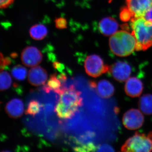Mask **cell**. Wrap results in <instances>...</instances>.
<instances>
[{"instance_id":"cell-1","label":"cell","mask_w":152,"mask_h":152,"mask_svg":"<svg viewBox=\"0 0 152 152\" xmlns=\"http://www.w3.org/2000/svg\"><path fill=\"white\" fill-rule=\"evenodd\" d=\"M132 34L135 38L136 51H145L152 46V22L144 17L131 20Z\"/></svg>"},{"instance_id":"cell-2","label":"cell","mask_w":152,"mask_h":152,"mask_svg":"<svg viewBox=\"0 0 152 152\" xmlns=\"http://www.w3.org/2000/svg\"><path fill=\"white\" fill-rule=\"evenodd\" d=\"M137 42L132 33L126 31H118L111 36L109 46L112 53L119 57L129 56L136 50Z\"/></svg>"},{"instance_id":"cell-3","label":"cell","mask_w":152,"mask_h":152,"mask_svg":"<svg viewBox=\"0 0 152 152\" xmlns=\"http://www.w3.org/2000/svg\"><path fill=\"white\" fill-rule=\"evenodd\" d=\"M81 93L77 91L74 86H71L61 94L57 105L65 112L74 115L79 107L83 105Z\"/></svg>"},{"instance_id":"cell-4","label":"cell","mask_w":152,"mask_h":152,"mask_svg":"<svg viewBox=\"0 0 152 152\" xmlns=\"http://www.w3.org/2000/svg\"><path fill=\"white\" fill-rule=\"evenodd\" d=\"M122 152L152 151V131L148 134H135L126 141L121 148Z\"/></svg>"},{"instance_id":"cell-5","label":"cell","mask_w":152,"mask_h":152,"mask_svg":"<svg viewBox=\"0 0 152 152\" xmlns=\"http://www.w3.org/2000/svg\"><path fill=\"white\" fill-rule=\"evenodd\" d=\"M84 66L86 73L93 77H97L110 72V66L104 64L100 56L96 54L87 57L85 61Z\"/></svg>"},{"instance_id":"cell-6","label":"cell","mask_w":152,"mask_h":152,"mask_svg":"<svg viewBox=\"0 0 152 152\" xmlns=\"http://www.w3.org/2000/svg\"><path fill=\"white\" fill-rule=\"evenodd\" d=\"M122 121L125 128L134 130L140 129L143 124L144 117L140 110L131 109L124 114Z\"/></svg>"},{"instance_id":"cell-7","label":"cell","mask_w":152,"mask_h":152,"mask_svg":"<svg viewBox=\"0 0 152 152\" xmlns=\"http://www.w3.org/2000/svg\"><path fill=\"white\" fill-rule=\"evenodd\" d=\"M126 1L132 18L145 17L152 6V0H126Z\"/></svg>"},{"instance_id":"cell-8","label":"cell","mask_w":152,"mask_h":152,"mask_svg":"<svg viewBox=\"0 0 152 152\" xmlns=\"http://www.w3.org/2000/svg\"><path fill=\"white\" fill-rule=\"evenodd\" d=\"M43 56L39 50L33 46L26 47L21 53V59L23 64L29 67L36 66L42 61Z\"/></svg>"},{"instance_id":"cell-9","label":"cell","mask_w":152,"mask_h":152,"mask_svg":"<svg viewBox=\"0 0 152 152\" xmlns=\"http://www.w3.org/2000/svg\"><path fill=\"white\" fill-rule=\"evenodd\" d=\"M132 69L131 66L124 61H118L110 66V72L116 80L126 81L130 77Z\"/></svg>"},{"instance_id":"cell-10","label":"cell","mask_w":152,"mask_h":152,"mask_svg":"<svg viewBox=\"0 0 152 152\" xmlns=\"http://www.w3.org/2000/svg\"><path fill=\"white\" fill-rule=\"evenodd\" d=\"M48 80L46 71L39 66H36L30 69L28 75V81L35 86L44 85Z\"/></svg>"},{"instance_id":"cell-11","label":"cell","mask_w":152,"mask_h":152,"mask_svg":"<svg viewBox=\"0 0 152 152\" xmlns=\"http://www.w3.org/2000/svg\"><path fill=\"white\" fill-rule=\"evenodd\" d=\"M142 82L135 77H131L126 81L124 89L126 95L132 98L140 96L143 91Z\"/></svg>"},{"instance_id":"cell-12","label":"cell","mask_w":152,"mask_h":152,"mask_svg":"<svg viewBox=\"0 0 152 152\" xmlns=\"http://www.w3.org/2000/svg\"><path fill=\"white\" fill-rule=\"evenodd\" d=\"M90 85L96 89V91L101 97L108 99L111 97L115 93V87L110 82L107 80H102L97 84L91 82Z\"/></svg>"},{"instance_id":"cell-13","label":"cell","mask_w":152,"mask_h":152,"mask_svg":"<svg viewBox=\"0 0 152 152\" xmlns=\"http://www.w3.org/2000/svg\"><path fill=\"white\" fill-rule=\"evenodd\" d=\"M119 24L115 19L112 17H106L102 19L99 24L100 31L104 35L112 36L118 31Z\"/></svg>"},{"instance_id":"cell-14","label":"cell","mask_w":152,"mask_h":152,"mask_svg":"<svg viewBox=\"0 0 152 152\" xmlns=\"http://www.w3.org/2000/svg\"><path fill=\"white\" fill-rule=\"evenodd\" d=\"M5 110L10 118H18L22 116L23 113V103L20 99H12L6 104Z\"/></svg>"},{"instance_id":"cell-15","label":"cell","mask_w":152,"mask_h":152,"mask_svg":"<svg viewBox=\"0 0 152 152\" xmlns=\"http://www.w3.org/2000/svg\"><path fill=\"white\" fill-rule=\"evenodd\" d=\"M66 88L64 85L63 84L58 78L56 73L50 76V79L47 84L42 87L43 90L47 93L53 91L59 95L62 94Z\"/></svg>"},{"instance_id":"cell-16","label":"cell","mask_w":152,"mask_h":152,"mask_svg":"<svg viewBox=\"0 0 152 152\" xmlns=\"http://www.w3.org/2000/svg\"><path fill=\"white\" fill-rule=\"evenodd\" d=\"M138 106L143 113L149 115H152V94H146L139 99Z\"/></svg>"},{"instance_id":"cell-17","label":"cell","mask_w":152,"mask_h":152,"mask_svg":"<svg viewBox=\"0 0 152 152\" xmlns=\"http://www.w3.org/2000/svg\"><path fill=\"white\" fill-rule=\"evenodd\" d=\"M48 30L45 25L38 24L30 28L29 34L31 37L35 40L43 39L48 35Z\"/></svg>"},{"instance_id":"cell-18","label":"cell","mask_w":152,"mask_h":152,"mask_svg":"<svg viewBox=\"0 0 152 152\" xmlns=\"http://www.w3.org/2000/svg\"><path fill=\"white\" fill-rule=\"evenodd\" d=\"M13 77L16 80L22 81L25 80L27 75L26 69L20 65L15 66L11 71Z\"/></svg>"},{"instance_id":"cell-19","label":"cell","mask_w":152,"mask_h":152,"mask_svg":"<svg viewBox=\"0 0 152 152\" xmlns=\"http://www.w3.org/2000/svg\"><path fill=\"white\" fill-rule=\"evenodd\" d=\"M12 83V80L10 74L6 71H1L0 74V88L1 91L9 88Z\"/></svg>"},{"instance_id":"cell-20","label":"cell","mask_w":152,"mask_h":152,"mask_svg":"<svg viewBox=\"0 0 152 152\" xmlns=\"http://www.w3.org/2000/svg\"><path fill=\"white\" fill-rule=\"evenodd\" d=\"M41 105L38 101L32 100L28 104L27 108L25 111L26 115H35L41 110Z\"/></svg>"},{"instance_id":"cell-21","label":"cell","mask_w":152,"mask_h":152,"mask_svg":"<svg viewBox=\"0 0 152 152\" xmlns=\"http://www.w3.org/2000/svg\"><path fill=\"white\" fill-rule=\"evenodd\" d=\"M120 18L122 21L126 22L132 18V14L126 7L123 8L120 14Z\"/></svg>"},{"instance_id":"cell-22","label":"cell","mask_w":152,"mask_h":152,"mask_svg":"<svg viewBox=\"0 0 152 152\" xmlns=\"http://www.w3.org/2000/svg\"><path fill=\"white\" fill-rule=\"evenodd\" d=\"M96 147L92 143H88L81 146L76 147L74 150L76 152L93 151H95Z\"/></svg>"},{"instance_id":"cell-23","label":"cell","mask_w":152,"mask_h":152,"mask_svg":"<svg viewBox=\"0 0 152 152\" xmlns=\"http://www.w3.org/2000/svg\"><path fill=\"white\" fill-rule=\"evenodd\" d=\"M55 22L56 28L59 29H64L67 27V22L64 18L61 17L56 18Z\"/></svg>"},{"instance_id":"cell-24","label":"cell","mask_w":152,"mask_h":152,"mask_svg":"<svg viewBox=\"0 0 152 152\" xmlns=\"http://www.w3.org/2000/svg\"><path fill=\"white\" fill-rule=\"evenodd\" d=\"M11 64V60L9 58H4L2 54L1 53V72L4 70L7 66Z\"/></svg>"},{"instance_id":"cell-25","label":"cell","mask_w":152,"mask_h":152,"mask_svg":"<svg viewBox=\"0 0 152 152\" xmlns=\"http://www.w3.org/2000/svg\"><path fill=\"white\" fill-rule=\"evenodd\" d=\"M15 0H0L1 9H6L14 3Z\"/></svg>"},{"instance_id":"cell-26","label":"cell","mask_w":152,"mask_h":152,"mask_svg":"<svg viewBox=\"0 0 152 152\" xmlns=\"http://www.w3.org/2000/svg\"><path fill=\"white\" fill-rule=\"evenodd\" d=\"M53 66L55 69H56L57 70L59 71L60 72L64 74V72H63V71L65 69L64 65L61 64L58 62L55 61L53 63Z\"/></svg>"},{"instance_id":"cell-27","label":"cell","mask_w":152,"mask_h":152,"mask_svg":"<svg viewBox=\"0 0 152 152\" xmlns=\"http://www.w3.org/2000/svg\"><path fill=\"white\" fill-rule=\"evenodd\" d=\"M144 18L147 20L152 22V6L151 7L147 12Z\"/></svg>"},{"instance_id":"cell-28","label":"cell","mask_w":152,"mask_h":152,"mask_svg":"<svg viewBox=\"0 0 152 152\" xmlns=\"http://www.w3.org/2000/svg\"><path fill=\"white\" fill-rule=\"evenodd\" d=\"M11 56L12 57V58H14V57H15V56H17V54H15L14 53H13L12 54H11Z\"/></svg>"}]
</instances>
